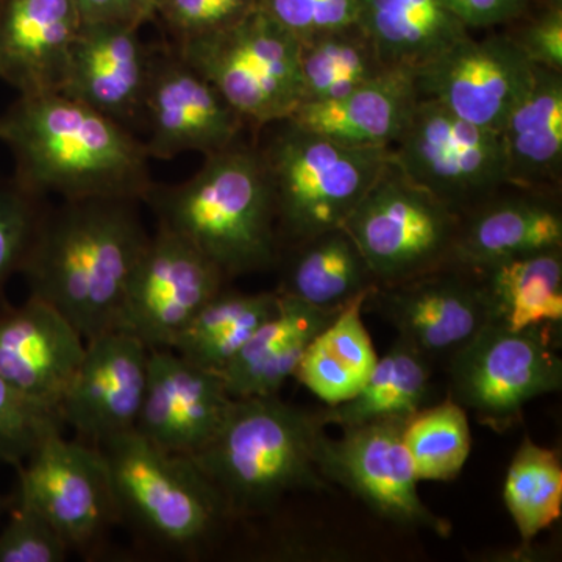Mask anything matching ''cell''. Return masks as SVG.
Wrapping results in <instances>:
<instances>
[{"label": "cell", "instance_id": "6da1fadb", "mask_svg": "<svg viewBox=\"0 0 562 562\" xmlns=\"http://www.w3.org/2000/svg\"><path fill=\"white\" fill-rule=\"evenodd\" d=\"M127 199L44 205L21 272L29 297L65 317L85 342L116 330L125 290L150 235Z\"/></svg>", "mask_w": 562, "mask_h": 562}, {"label": "cell", "instance_id": "7a4b0ae2", "mask_svg": "<svg viewBox=\"0 0 562 562\" xmlns=\"http://www.w3.org/2000/svg\"><path fill=\"white\" fill-rule=\"evenodd\" d=\"M0 143L13 179L38 199L146 202L151 179L146 144L120 122L61 94L18 95L0 113Z\"/></svg>", "mask_w": 562, "mask_h": 562}, {"label": "cell", "instance_id": "3957f363", "mask_svg": "<svg viewBox=\"0 0 562 562\" xmlns=\"http://www.w3.org/2000/svg\"><path fill=\"white\" fill-rule=\"evenodd\" d=\"M144 203L158 227L191 244L227 281L279 265L272 187L257 146L205 157L183 183H155Z\"/></svg>", "mask_w": 562, "mask_h": 562}, {"label": "cell", "instance_id": "277c9868", "mask_svg": "<svg viewBox=\"0 0 562 562\" xmlns=\"http://www.w3.org/2000/svg\"><path fill=\"white\" fill-rule=\"evenodd\" d=\"M317 412L268 397L233 398L213 439L191 460L220 492L228 517L268 514L295 491L331 492L317 468Z\"/></svg>", "mask_w": 562, "mask_h": 562}, {"label": "cell", "instance_id": "5b68a950", "mask_svg": "<svg viewBox=\"0 0 562 562\" xmlns=\"http://www.w3.org/2000/svg\"><path fill=\"white\" fill-rule=\"evenodd\" d=\"M281 251L342 227L390 161V147H350L290 120L262 127Z\"/></svg>", "mask_w": 562, "mask_h": 562}, {"label": "cell", "instance_id": "8992f818", "mask_svg": "<svg viewBox=\"0 0 562 562\" xmlns=\"http://www.w3.org/2000/svg\"><path fill=\"white\" fill-rule=\"evenodd\" d=\"M120 519L161 549L195 553L231 520L220 492L190 457L166 452L138 431L101 443Z\"/></svg>", "mask_w": 562, "mask_h": 562}, {"label": "cell", "instance_id": "52a82bcc", "mask_svg": "<svg viewBox=\"0 0 562 562\" xmlns=\"http://www.w3.org/2000/svg\"><path fill=\"white\" fill-rule=\"evenodd\" d=\"M172 49L249 127L290 120L302 103L301 41L261 9Z\"/></svg>", "mask_w": 562, "mask_h": 562}, {"label": "cell", "instance_id": "ba28073f", "mask_svg": "<svg viewBox=\"0 0 562 562\" xmlns=\"http://www.w3.org/2000/svg\"><path fill=\"white\" fill-rule=\"evenodd\" d=\"M460 214L387 161L342 227L368 261L376 286L452 266Z\"/></svg>", "mask_w": 562, "mask_h": 562}, {"label": "cell", "instance_id": "9c48e42d", "mask_svg": "<svg viewBox=\"0 0 562 562\" xmlns=\"http://www.w3.org/2000/svg\"><path fill=\"white\" fill-rule=\"evenodd\" d=\"M554 338L550 330H509L490 322L447 360L450 397L492 430H509L528 403L561 391Z\"/></svg>", "mask_w": 562, "mask_h": 562}, {"label": "cell", "instance_id": "30bf717a", "mask_svg": "<svg viewBox=\"0 0 562 562\" xmlns=\"http://www.w3.org/2000/svg\"><path fill=\"white\" fill-rule=\"evenodd\" d=\"M390 157L460 216L508 187L501 132L461 120L431 99H419Z\"/></svg>", "mask_w": 562, "mask_h": 562}, {"label": "cell", "instance_id": "8fae6325", "mask_svg": "<svg viewBox=\"0 0 562 562\" xmlns=\"http://www.w3.org/2000/svg\"><path fill=\"white\" fill-rule=\"evenodd\" d=\"M406 419H386L342 428L341 438L321 436L317 468L387 522L449 538L452 525L422 501L405 442Z\"/></svg>", "mask_w": 562, "mask_h": 562}, {"label": "cell", "instance_id": "7c38bea8", "mask_svg": "<svg viewBox=\"0 0 562 562\" xmlns=\"http://www.w3.org/2000/svg\"><path fill=\"white\" fill-rule=\"evenodd\" d=\"M16 469L14 497L43 514L70 552H91L111 525L120 522L101 447L68 441L63 431L54 432Z\"/></svg>", "mask_w": 562, "mask_h": 562}, {"label": "cell", "instance_id": "4fadbf2b", "mask_svg": "<svg viewBox=\"0 0 562 562\" xmlns=\"http://www.w3.org/2000/svg\"><path fill=\"white\" fill-rule=\"evenodd\" d=\"M225 281L191 244L157 225L128 281L116 330L135 336L147 349H171Z\"/></svg>", "mask_w": 562, "mask_h": 562}, {"label": "cell", "instance_id": "5bb4252c", "mask_svg": "<svg viewBox=\"0 0 562 562\" xmlns=\"http://www.w3.org/2000/svg\"><path fill=\"white\" fill-rule=\"evenodd\" d=\"M532 69L508 32L483 38L468 33L417 69L414 79L420 98L479 127L501 132L530 87Z\"/></svg>", "mask_w": 562, "mask_h": 562}, {"label": "cell", "instance_id": "9a60e30c", "mask_svg": "<svg viewBox=\"0 0 562 562\" xmlns=\"http://www.w3.org/2000/svg\"><path fill=\"white\" fill-rule=\"evenodd\" d=\"M243 117L201 74L181 60L171 44L151 49L144 128L150 160H171L184 151L203 157L239 143Z\"/></svg>", "mask_w": 562, "mask_h": 562}, {"label": "cell", "instance_id": "2e32d148", "mask_svg": "<svg viewBox=\"0 0 562 562\" xmlns=\"http://www.w3.org/2000/svg\"><path fill=\"white\" fill-rule=\"evenodd\" d=\"M364 310L379 314L430 361L449 360L491 322L479 276L446 266L401 283L375 286Z\"/></svg>", "mask_w": 562, "mask_h": 562}, {"label": "cell", "instance_id": "e0dca14e", "mask_svg": "<svg viewBox=\"0 0 562 562\" xmlns=\"http://www.w3.org/2000/svg\"><path fill=\"white\" fill-rule=\"evenodd\" d=\"M149 351L138 338L121 330L87 341L83 360L60 403L66 427L94 446L135 430Z\"/></svg>", "mask_w": 562, "mask_h": 562}, {"label": "cell", "instance_id": "ac0fdd59", "mask_svg": "<svg viewBox=\"0 0 562 562\" xmlns=\"http://www.w3.org/2000/svg\"><path fill=\"white\" fill-rule=\"evenodd\" d=\"M232 403L217 373L154 349L135 430L166 452L192 457L220 431Z\"/></svg>", "mask_w": 562, "mask_h": 562}, {"label": "cell", "instance_id": "d6986e66", "mask_svg": "<svg viewBox=\"0 0 562 562\" xmlns=\"http://www.w3.org/2000/svg\"><path fill=\"white\" fill-rule=\"evenodd\" d=\"M139 25L95 22L81 25L70 49L61 94L85 103L133 132L144 127L151 49Z\"/></svg>", "mask_w": 562, "mask_h": 562}, {"label": "cell", "instance_id": "ffe728a7", "mask_svg": "<svg viewBox=\"0 0 562 562\" xmlns=\"http://www.w3.org/2000/svg\"><path fill=\"white\" fill-rule=\"evenodd\" d=\"M87 342L57 310L38 299L0 302V379L60 409Z\"/></svg>", "mask_w": 562, "mask_h": 562}, {"label": "cell", "instance_id": "44dd1931", "mask_svg": "<svg viewBox=\"0 0 562 562\" xmlns=\"http://www.w3.org/2000/svg\"><path fill=\"white\" fill-rule=\"evenodd\" d=\"M81 25L74 0H2L0 80L20 95L60 91Z\"/></svg>", "mask_w": 562, "mask_h": 562}, {"label": "cell", "instance_id": "7402d4cb", "mask_svg": "<svg viewBox=\"0 0 562 562\" xmlns=\"http://www.w3.org/2000/svg\"><path fill=\"white\" fill-rule=\"evenodd\" d=\"M561 247L560 194L508 184L462 214L452 265L479 269Z\"/></svg>", "mask_w": 562, "mask_h": 562}, {"label": "cell", "instance_id": "603a6c76", "mask_svg": "<svg viewBox=\"0 0 562 562\" xmlns=\"http://www.w3.org/2000/svg\"><path fill=\"white\" fill-rule=\"evenodd\" d=\"M419 99L413 70L387 69L342 98L301 103L290 121L344 146L391 147Z\"/></svg>", "mask_w": 562, "mask_h": 562}, {"label": "cell", "instance_id": "cb8c5ba5", "mask_svg": "<svg viewBox=\"0 0 562 562\" xmlns=\"http://www.w3.org/2000/svg\"><path fill=\"white\" fill-rule=\"evenodd\" d=\"M509 187L560 194L562 72L535 65L530 87L501 131Z\"/></svg>", "mask_w": 562, "mask_h": 562}, {"label": "cell", "instance_id": "d4e9b609", "mask_svg": "<svg viewBox=\"0 0 562 562\" xmlns=\"http://www.w3.org/2000/svg\"><path fill=\"white\" fill-rule=\"evenodd\" d=\"M279 295L277 313L251 335L220 373L232 398L279 395L286 380L294 376L310 344L344 308H319Z\"/></svg>", "mask_w": 562, "mask_h": 562}, {"label": "cell", "instance_id": "484cf974", "mask_svg": "<svg viewBox=\"0 0 562 562\" xmlns=\"http://www.w3.org/2000/svg\"><path fill=\"white\" fill-rule=\"evenodd\" d=\"M357 24L386 68L413 72L469 33L442 0H358Z\"/></svg>", "mask_w": 562, "mask_h": 562}, {"label": "cell", "instance_id": "4316f807", "mask_svg": "<svg viewBox=\"0 0 562 562\" xmlns=\"http://www.w3.org/2000/svg\"><path fill=\"white\" fill-rule=\"evenodd\" d=\"M479 276L491 322L509 330L561 333L562 247L472 269Z\"/></svg>", "mask_w": 562, "mask_h": 562}, {"label": "cell", "instance_id": "83f0119b", "mask_svg": "<svg viewBox=\"0 0 562 562\" xmlns=\"http://www.w3.org/2000/svg\"><path fill=\"white\" fill-rule=\"evenodd\" d=\"M288 250L277 292L288 297L339 310L376 286L368 261L344 227L331 228Z\"/></svg>", "mask_w": 562, "mask_h": 562}, {"label": "cell", "instance_id": "f1b7e54d", "mask_svg": "<svg viewBox=\"0 0 562 562\" xmlns=\"http://www.w3.org/2000/svg\"><path fill=\"white\" fill-rule=\"evenodd\" d=\"M368 295H358L344 306L313 339L295 369V379L327 406L358 394L379 361L361 319Z\"/></svg>", "mask_w": 562, "mask_h": 562}, {"label": "cell", "instance_id": "f546056e", "mask_svg": "<svg viewBox=\"0 0 562 562\" xmlns=\"http://www.w3.org/2000/svg\"><path fill=\"white\" fill-rule=\"evenodd\" d=\"M431 366L424 353L397 336L358 394L317 412L321 424L349 428L376 420L408 419L425 408L430 397Z\"/></svg>", "mask_w": 562, "mask_h": 562}, {"label": "cell", "instance_id": "4dcf8cb0", "mask_svg": "<svg viewBox=\"0 0 562 562\" xmlns=\"http://www.w3.org/2000/svg\"><path fill=\"white\" fill-rule=\"evenodd\" d=\"M279 303L277 291L244 294L222 290L188 322L171 349L191 364L220 375L251 335L277 313Z\"/></svg>", "mask_w": 562, "mask_h": 562}, {"label": "cell", "instance_id": "1f68e13d", "mask_svg": "<svg viewBox=\"0 0 562 562\" xmlns=\"http://www.w3.org/2000/svg\"><path fill=\"white\" fill-rule=\"evenodd\" d=\"M387 69L357 22L322 33L301 44L302 103L342 98Z\"/></svg>", "mask_w": 562, "mask_h": 562}, {"label": "cell", "instance_id": "d6a6232c", "mask_svg": "<svg viewBox=\"0 0 562 562\" xmlns=\"http://www.w3.org/2000/svg\"><path fill=\"white\" fill-rule=\"evenodd\" d=\"M503 501L524 546H528L561 519L560 454L525 436L506 472Z\"/></svg>", "mask_w": 562, "mask_h": 562}, {"label": "cell", "instance_id": "836d02e7", "mask_svg": "<svg viewBox=\"0 0 562 562\" xmlns=\"http://www.w3.org/2000/svg\"><path fill=\"white\" fill-rule=\"evenodd\" d=\"M403 442L419 482H450L460 475L471 454L468 414L449 395L406 419Z\"/></svg>", "mask_w": 562, "mask_h": 562}, {"label": "cell", "instance_id": "e575fe53", "mask_svg": "<svg viewBox=\"0 0 562 562\" xmlns=\"http://www.w3.org/2000/svg\"><path fill=\"white\" fill-rule=\"evenodd\" d=\"M65 428L60 409L22 394L0 379V462L16 468L44 439Z\"/></svg>", "mask_w": 562, "mask_h": 562}, {"label": "cell", "instance_id": "d590c367", "mask_svg": "<svg viewBox=\"0 0 562 562\" xmlns=\"http://www.w3.org/2000/svg\"><path fill=\"white\" fill-rule=\"evenodd\" d=\"M257 9L260 0H155L154 20L177 46L224 31Z\"/></svg>", "mask_w": 562, "mask_h": 562}, {"label": "cell", "instance_id": "8d00e7d4", "mask_svg": "<svg viewBox=\"0 0 562 562\" xmlns=\"http://www.w3.org/2000/svg\"><path fill=\"white\" fill-rule=\"evenodd\" d=\"M43 199L22 190L16 180L0 179V302L14 273H20L44 210Z\"/></svg>", "mask_w": 562, "mask_h": 562}, {"label": "cell", "instance_id": "74e56055", "mask_svg": "<svg viewBox=\"0 0 562 562\" xmlns=\"http://www.w3.org/2000/svg\"><path fill=\"white\" fill-rule=\"evenodd\" d=\"M10 516L0 528V562H65V538L27 503L11 498Z\"/></svg>", "mask_w": 562, "mask_h": 562}, {"label": "cell", "instance_id": "f35d334b", "mask_svg": "<svg viewBox=\"0 0 562 562\" xmlns=\"http://www.w3.org/2000/svg\"><path fill=\"white\" fill-rule=\"evenodd\" d=\"M260 9L302 44L357 22L358 0H260Z\"/></svg>", "mask_w": 562, "mask_h": 562}, {"label": "cell", "instance_id": "ab89813d", "mask_svg": "<svg viewBox=\"0 0 562 562\" xmlns=\"http://www.w3.org/2000/svg\"><path fill=\"white\" fill-rule=\"evenodd\" d=\"M506 27L532 65L562 72V0H535Z\"/></svg>", "mask_w": 562, "mask_h": 562}, {"label": "cell", "instance_id": "60d3db41", "mask_svg": "<svg viewBox=\"0 0 562 562\" xmlns=\"http://www.w3.org/2000/svg\"><path fill=\"white\" fill-rule=\"evenodd\" d=\"M471 29H494L513 24L530 9L535 0H442Z\"/></svg>", "mask_w": 562, "mask_h": 562}, {"label": "cell", "instance_id": "b9f144b4", "mask_svg": "<svg viewBox=\"0 0 562 562\" xmlns=\"http://www.w3.org/2000/svg\"><path fill=\"white\" fill-rule=\"evenodd\" d=\"M80 11L83 24L117 22L143 27L154 21V5L150 0H74Z\"/></svg>", "mask_w": 562, "mask_h": 562}, {"label": "cell", "instance_id": "7bdbcfd3", "mask_svg": "<svg viewBox=\"0 0 562 562\" xmlns=\"http://www.w3.org/2000/svg\"><path fill=\"white\" fill-rule=\"evenodd\" d=\"M11 505V498L3 497L0 495V522H2L3 516L9 513Z\"/></svg>", "mask_w": 562, "mask_h": 562}, {"label": "cell", "instance_id": "ee69618b", "mask_svg": "<svg viewBox=\"0 0 562 562\" xmlns=\"http://www.w3.org/2000/svg\"><path fill=\"white\" fill-rule=\"evenodd\" d=\"M150 2H151V5H154V3H155V0H150Z\"/></svg>", "mask_w": 562, "mask_h": 562}, {"label": "cell", "instance_id": "f6af8a7d", "mask_svg": "<svg viewBox=\"0 0 562 562\" xmlns=\"http://www.w3.org/2000/svg\"><path fill=\"white\" fill-rule=\"evenodd\" d=\"M0 3H2V0H0Z\"/></svg>", "mask_w": 562, "mask_h": 562}]
</instances>
